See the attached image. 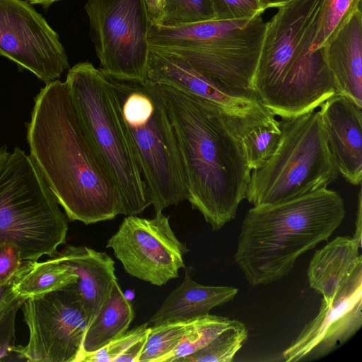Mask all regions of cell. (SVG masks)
I'll return each instance as SVG.
<instances>
[{
    "mask_svg": "<svg viewBox=\"0 0 362 362\" xmlns=\"http://www.w3.org/2000/svg\"><path fill=\"white\" fill-rule=\"evenodd\" d=\"M107 78L155 212L187 200L174 131L156 85Z\"/></svg>",
    "mask_w": 362,
    "mask_h": 362,
    "instance_id": "5b68a950",
    "label": "cell"
},
{
    "mask_svg": "<svg viewBox=\"0 0 362 362\" xmlns=\"http://www.w3.org/2000/svg\"><path fill=\"white\" fill-rule=\"evenodd\" d=\"M21 308L30 335L25 346H15L14 354L18 359L32 362L81 361L88 319L74 284L28 298Z\"/></svg>",
    "mask_w": 362,
    "mask_h": 362,
    "instance_id": "8fae6325",
    "label": "cell"
},
{
    "mask_svg": "<svg viewBox=\"0 0 362 362\" xmlns=\"http://www.w3.org/2000/svg\"><path fill=\"white\" fill-rule=\"evenodd\" d=\"M78 123L119 191L123 215L151 205L108 78L90 62L75 64L64 81Z\"/></svg>",
    "mask_w": 362,
    "mask_h": 362,
    "instance_id": "8992f818",
    "label": "cell"
},
{
    "mask_svg": "<svg viewBox=\"0 0 362 362\" xmlns=\"http://www.w3.org/2000/svg\"><path fill=\"white\" fill-rule=\"evenodd\" d=\"M143 1L145 4L151 23L158 24L163 15L165 0Z\"/></svg>",
    "mask_w": 362,
    "mask_h": 362,
    "instance_id": "e575fe53",
    "label": "cell"
},
{
    "mask_svg": "<svg viewBox=\"0 0 362 362\" xmlns=\"http://www.w3.org/2000/svg\"><path fill=\"white\" fill-rule=\"evenodd\" d=\"M280 129L274 153L251 171L245 199L254 206L273 204L327 187L338 177L318 111L283 119Z\"/></svg>",
    "mask_w": 362,
    "mask_h": 362,
    "instance_id": "52a82bcc",
    "label": "cell"
},
{
    "mask_svg": "<svg viewBox=\"0 0 362 362\" xmlns=\"http://www.w3.org/2000/svg\"><path fill=\"white\" fill-rule=\"evenodd\" d=\"M265 28L262 14L248 19L211 20L204 22L182 47L157 49L177 54L228 90L255 92Z\"/></svg>",
    "mask_w": 362,
    "mask_h": 362,
    "instance_id": "9c48e42d",
    "label": "cell"
},
{
    "mask_svg": "<svg viewBox=\"0 0 362 362\" xmlns=\"http://www.w3.org/2000/svg\"><path fill=\"white\" fill-rule=\"evenodd\" d=\"M134 317L132 303L117 280L107 301L87 327L83 342V354L93 352L124 334Z\"/></svg>",
    "mask_w": 362,
    "mask_h": 362,
    "instance_id": "44dd1931",
    "label": "cell"
},
{
    "mask_svg": "<svg viewBox=\"0 0 362 362\" xmlns=\"http://www.w3.org/2000/svg\"><path fill=\"white\" fill-rule=\"evenodd\" d=\"M52 257L78 276L74 287L88 326L107 301L117 280L114 260L106 252L71 245H66Z\"/></svg>",
    "mask_w": 362,
    "mask_h": 362,
    "instance_id": "e0dca14e",
    "label": "cell"
},
{
    "mask_svg": "<svg viewBox=\"0 0 362 362\" xmlns=\"http://www.w3.org/2000/svg\"><path fill=\"white\" fill-rule=\"evenodd\" d=\"M323 0H292L266 23L253 81L263 106L289 119L335 94L324 47L310 52Z\"/></svg>",
    "mask_w": 362,
    "mask_h": 362,
    "instance_id": "3957f363",
    "label": "cell"
},
{
    "mask_svg": "<svg viewBox=\"0 0 362 362\" xmlns=\"http://www.w3.org/2000/svg\"><path fill=\"white\" fill-rule=\"evenodd\" d=\"M216 20L252 18L265 9L259 0H211Z\"/></svg>",
    "mask_w": 362,
    "mask_h": 362,
    "instance_id": "f546056e",
    "label": "cell"
},
{
    "mask_svg": "<svg viewBox=\"0 0 362 362\" xmlns=\"http://www.w3.org/2000/svg\"><path fill=\"white\" fill-rule=\"evenodd\" d=\"M28 1L0 0V55L45 84L70 69L58 34Z\"/></svg>",
    "mask_w": 362,
    "mask_h": 362,
    "instance_id": "4fadbf2b",
    "label": "cell"
},
{
    "mask_svg": "<svg viewBox=\"0 0 362 362\" xmlns=\"http://www.w3.org/2000/svg\"><path fill=\"white\" fill-rule=\"evenodd\" d=\"M361 188L360 189L358 194V209L356 213V230L354 236L352 237L361 245V208H362V193Z\"/></svg>",
    "mask_w": 362,
    "mask_h": 362,
    "instance_id": "d590c367",
    "label": "cell"
},
{
    "mask_svg": "<svg viewBox=\"0 0 362 362\" xmlns=\"http://www.w3.org/2000/svg\"><path fill=\"white\" fill-rule=\"evenodd\" d=\"M147 79L173 86L217 106L240 138L274 119L255 92L228 90L203 76L177 54L150 47Z\"/></svg>",
    "mask_w": 362,
    "mask_h": 362,
    "instance_id": "5bb4252c",
    "label": "cell"
},
{
    "mask_svg": "<svg viewBox=\"0 0 362 362\" xmlns=\"http://www.w3.org/2000/svg\"><path fill=\"white\" fill-rule=\"evenodd\" d=\"M19 297L14 288V276L8 281L0 284V320L10 310Z\"/></svg>",
    "mask_w": 362,
    "mask_h": 362,
    "instance_id": "d6a6232c",
    "label": "cell"
},
{
    "mask_svg": "<svg viewBox=\"0 0 362 362\" xmlns=\"http://www.w3.org/2000/svg\"><path fill=\"white\" fill-rule=\"evenodd\" d=\"M26 298L20 296L10 310L0 320V361L14 354L16 346V317Z\"/></svg>",
    "mask_w": 362,
    "mask_h": 362,
    "instance_id": "4dcf8cb0",
    "label": "cell"
},
{
    "mask_svg": "<svg viewBox=\"0 0 362 362\" xmlns=\"http://www.w3.org/2000/svg\"><path fill=\"white\" fill-rule=\"evenodd\" d=\"M361 0H323L310 51L315 52L325 47L361 8Z\"/></svg>",
    "mask_w": 362,
    "mask_h": 362,
    "instance_id": "d4e9b609",
    "label": "cell"
},
{
    "mask_svg": "<svg viewBox=\"0 0 362 362\" xmlns=\"http://www.w3.org/2000/svg\"><path fill=\"white\" fill-rule=\"evenodd\" d=\"M345 214L342 197L327 187L254 206L243 221L235 262L252 286L278 281L291 271L300 255L327 240Z\"/></svg>",
    "mask_w": 362,
    "mask_h": 362,
    "instance_id": "277c9868",
    "label": "cell"
},
{
    "mask_svg": "<svg viewBox=\"0 0 362 362\" xmlns=\"http://www.w3.org/2000/svg\"><path fill=\"white\" fill-rule=\"evenodd\" d=\"M90 35L100 70L125 81L147 78L151 22L143 0H88Z\"/></svg>",
    "mask_w": 362,
    "mask_h": 362,
    "instance_id": "30bf717a",
    "label": "cell"
},
{
    "mask_svg": "<svg viewBox=\"0 0 362 362\" xmlns=\"http://www.w3.org/2000/svg\"><path fill=\"white\" fill-rule=\"evenodd\" d=\"M233 320L227 317L211 314L194 319L179 344L168 356L165 362H177L180 358L204 348L229 327Z\"/></svg>",
    "mask_w": 362,
    "mask_h": 362,
    "instance_id": "603a6c76",
    "label": "cell"
},
{
    "mask_svg": "<svg viewBox=\"0 0 362 362\" xmlns=\"http://www.w3.org/2000/svg\"><path fill=\"white\" fill-rule=\"evenodd\" d=\"M193 320L168 322L151 326L139 362H165L179 344Z\"/></svg>",
    "mask_w": 362,
    "mask_h": 362,
    "instance_id": "484cf974",
    "label": "cell"
},
{
    "mask_svg": "<svg viewBox=\"0 0 362 362\" xmlns=\"http://www.w3.org/2000/svg\"><path fill=\"white\" fill-rule=\"evenodd\" d=\"M214 19L211 0H165L163 15L157 25L174 28Z\"/></svg>",
    "mask_w": 362,
    "mask_h": 362,
    "instance_id": "83f0119b",
    "label": "cell"
},
{
    "mask_svg": "<svg viewBox=\"0 0 362 362\" xmlns=\"http://www.w3.org/2000/svg\"><path fill=\"white\" fill-rule=\"evenodd\" d=\"M30 156L71 221L122 214L117 187L78 123L65 82L45 84L26 124Z\"/></svg>",
    "mask_w": 362,
    "mask_h": 362,
    "instance_id": "6da1fadb",
    "label": "cell"
},
{
    "mask_svg": "<svg viewBox=\"0 0 362 362\" xmlns=\"http://www.w3.org/2000/svg\"><path fill=\"white\" fill-rule=\"evenodd\" d=\"M106 247L113 250L127 274L158 286L179 276L189 252L162 211L155 212L152 218L127 216Z\"/></svg>",
    "mask_w": 362,
    "mask_h": 362,
    "instance_id": "7c38bea8",
    "label": "cell"
},
{
    "mask_svg": "<svg viewBox=\"0 0 362 362\" xmlns=\"http://www.w3.org/2000/svg\"><path fill=\"white\" fill-rule=\"evenodd\" d=\"M280 122L276 119L241 138L249 168L256 170L274 153L281 137Z\"/></svg>",
    "mask_w": 362,
    "mask_h": 362,
    "instance_id": "4316f807",
    "label": "cell"
},
{
    "mask_svg": "<svg viewBox=\"0 0 362 362\" xmlns=\"http://www.w3.org/2000/svg\"><path fill=\"white\" fill-rule=\"evenodd\" d=\"M22 261L21 252L14 244L0 242V284L14 276Z\"/></svg>",
    "mask_w": 362,
    "mask_h": 362,
    "instance_id": "1f68e13d",
    "label": "cell"
},
{
    "mask_svg": "<svg viewBox=\"0 0 362 362\" xmlns=\"http://www.w3.org/2000/svg\"><path fill=\"white\" fill-rule=\"evenodd\" d=\"M262 6L266 10L269 8H279L292 0H259Z\"/></svg>",
    "mask_w": 362,
    "mask_h": 362,
    "instance_id": "8d00e7d4",
    "label": "cell"
},
{
    "mask_svg": "<svg viewBox=\"0 0 362 362\" xmlns=\"http://www.w3.org/2000/svg\"><path fill=\"white\" fill-rule=\"evenodd\" d=\"M66 216L30 156L15 147L0 173V242L24 260L52 257L66 244Z\"/></svg>",
    "mask_w": 362,
    "mask_h": 362,
    "instance_id": "ba28073f",
    "label": "cell"
},
{
    "mask_svg": "<svg viewBox=\"0 0 362 362\" xmlns=\"http://www.w3.org/2000/svg\"><path fill=\"white\" fill-rule=\"evenodd\" d=\"M31 4L40 5L44 9L48 8L53 3L60 0H28Z\"/></svg>",
    "mask_w": 362,
    "mask_h": 362,
    "instance_id": "74e56055",
    "label": "cell"
},
{
    "mask_svg": "<svg viewBox=\"0 0 362 362\" xmlns=\"http://www.w3.org/2000/svg\"><path fill=\"white\" fill-rule=\"evenodd\" d=\"M362 325V264L341 283L330 300L322 298L316 317L282 354L286 362L315 361L350 339Z\"/></svg>",
    "mask_w": 362,
    "mask_h": 362,
    "instance_id": "9a60e30c",
    "label": "cell"
},
{
    "mask_svg": "<svg viewBox=\"0 0 362 362\" xmlns=\"http://www.w3.org/2000/svg\"><path fill=\"white\" fill-rule=\"evenodd\" d=\"M150 330L148 323H144L132 329L127 330L120 337L113 339L100 349L84 354L81 361L115 362V359L125 352L131 346L147 335Z\"/></svg>",
    "mask_w": 362,
    "mask_h": 362,
    "instance_id": "f1b7e54d",
    "label": "cell"
},
{
    "mask_svg": "<svg viewBox=\"0 0 362 362\" xmlns=\"http://www.w3.org/2000/svg\"><path fill=\"white\" fill-rule=\"evenodd\" d=\"M336 93L362 107V13L358 9L324 47Z\"/></svg>",
    "mask_w": 362,
    "mask_h": 362,
    "instance_id": "ac0fdd59",
    "label": "cell"
},
{
    "mask_svg": "<svg viewBox=\"0 0 362 362\" xmlns=\"http://www.w3.org/2000/svg\"><path fill=\"white\" fill-rule=\"evenodd\" d=\"M170 120L187 201L214 230L234 219L250 178L241 138L215 105L173 86L155 83Z\"/></svg>",
    "mask_w": 362,
    "mask_h": 362,
    "instance_id": "7a4b0ae2",
    "label": "cell"
},
{
    "mask_svg": "<svg viewBox=\"0 0 362 362\" xmlns=\"http://www.w3.org/2000/svg\"><path fill=\"white\" fill-rule=\"evenodd\" d=\"M78 279L75 273L54 257L42 262L23 259L14 275V288L18 296L27 299L63 288Z\"/></svg>",
    "mask_w": 362,
    "mask_h": 362,
    "instance_id": "7402d4cb",
    "label": "cell"
},
{
    "mask_svg": "<svg viewBox=\"0 0 362 362\" xmlns=\"http://www.w3.org/2000/svg\"><path fill=\"white\" fill-rule=\"evenodd\" d=\"M238 291L235 287L199 284L187 270L182 283L167 296L147 323L151 327L208 315L212 308L231 301Z\"/></svg>",
    "mask_w": 362,
    "mask_h": 362,
    "instance_id": "d6986e66",
    "label": "cell"
},
{
    "mask_svg": "<svg viewBox=\"0 0 362 362\" xmlns=\"http://www.w3.org/2000/svg\"><path fill=\"white\" fill-rule=\"evenodd\" d=\"M319 107L321 124L339 174L351 185H361L362 107L338 93Z\"/></svg>",
    "mask_w": 362,
    "mask_h": 362,
    "instance_id": "2e32d148",
    "label": "cell"
},
{
    "mask_svg": "<svg viewBox=\"0 0 362 362\" xmlns=\"http://www.w3.org/2000/svg\"><path fill=\"white\" fill-rule=\"evenodd\" d=\"M361 247L356 240L339 236L316 250L308 268L310 287L330 300L341 283L361 264Z\"/></svg>",
    "mask_w": 362,
    "mask_h": 362,
    "instance_id": "ffe728a7",
    "label": "cell"
},
{
    "mask_svg": "<svg viewBox=\"0 0 362 362\" xmlns=\"http://www.w3.org/2000/svg\"><path fill=\"white\" fill-rule=\"evenodd\" d=\"M247 338V329L241 322L234 320L204 348L177 362H231Z\"/></svg>",
    "mask_w": 362,
    "mask_h": 362,
    "instance_id": "cb8c5ba5",
    "label": "cell"
},
{
    "mask_svg": "<svg viewBox=\"0 0 362 362\" xmlns=\"http://www.w3.org/2000/svg\"><path fill=\"white\" fill-rule=\"evenodd\" d=\"M148 334L134 343L125 352L119 356L115 362H139V358L144 348Z\"/></svg>",
    "mask_w": 362,
    "mask_h": 362,
    "instance_id": "836d02e7",
    "label": "cell"
}]
</instances>
